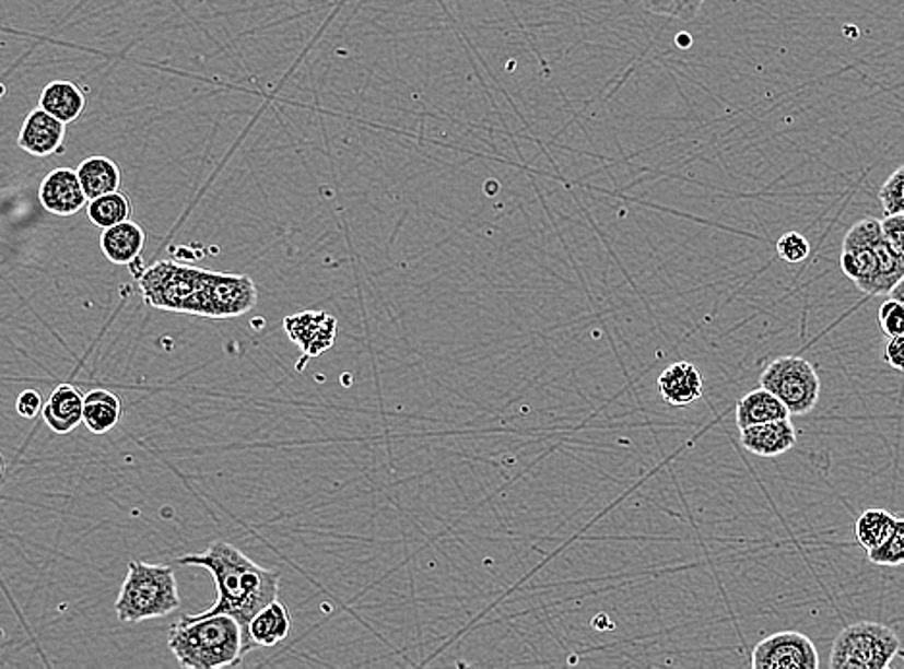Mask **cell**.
<instances>
[{"mask_svg": "<svg viewBox=\"0 0 904 669\" xmlns=\"http://www.w3.org/2000/svg\"><path fill=\"white\" fill-rule=\"evenodd\" d=\"M87 98L74 82L57 80L45 85L39 97V107L64 124L75 122L85 110Z\"/></svg>", "mask_w": 904, "mask_h": 669, "instance_id": "obj_19", "label": "cell"}, {"mask_svg": "<svg viewBox=\"0 0 904 669\" xmlns=\"http://www.w3.org/2000/svg\"><path fill=\"white\" fill-rule=\"evenodd\" d=\"M901 650L895 631L876 623L860 621L843 629L831 646L830 668L885 669Z\"/></svg>", "mask_w": 904, "mask_h": 669, "instance_id": "obj_4", "label": "cell"}, {"mask_svg": "<svg viewBox=\"0 0 904 669\" xmlns=\"http://www.w3.org/2000/svg\"><path fill=\"white\" fill-rule=\"evenodd\" d=\"M212 319H236L257 305L259 292L251 278L209 270Z\"/></svg>", "mask_w": 904, "mask_h": 669, "instance_id": "obj_9", "label": "cell"}, {"mask_svg": "<svg viewBox=\"0 0 904 669\" xmlns=\"http://www.w3.org/2000/svg\"><path fill=\"white\" fill-rule=\"evenodd\" d=\"M883 361L888 363L889 367L904 371V336L888 338L885 348H883Z\"/></svg>", "mask_w": 904, "mask_h": 669, "instance_id": "obj_31", "label": "cell"}, {"mask_svg": "<svg viewBox=\"0 0 904 669\" xmlns=\"http://www.w3.org/2000/svg\"><path fill=\"white\" fill-rule=\"evenodd\" d=\"M760 386L775 394L787 406L790 415H807L814 411L822 394V383L814 365L797 355L772 361L760 375Z\"/></svg>", "mask_w": 904, "mask_h": 669, "instance_id": "obj_7", "label": "cell"}, {"mask_svg": "<svg viewBox=\"0 0 904 669\" xmlns=\"http://www.w3.org/2000/svg\"><path fill=\"white\" fill-rule=\"evenodd\" d=\"M122 416V401L116 394L95 388L85 396L83 425L93 434L110 433Z\"/></svg>", "mask_w": 904, "mask_h": 669, "instance_id": "obj_21", "label": "cell"}, {"mask_svg": "<svg viewBox=\"0 0 904 669\" xmlns=\"http://www.w3.org/2000/svg\"><path fill=\"white\" fill-rule=\"evenodd\" d=\"M881 228L888 244L896 254L904 257V214H885V219L881 221Z\"/></svg>", "mask_w": 904, "mask_h": 669, "instance_id": "obj_29", "label": "cell"}, {"mask_svg": "<svg viewBox=\"0 0 904 669\" xmlns=\"http://www.w3.org/2000/svg\"><path fill=\"white\" fill-rule=\"evenodd\" d=\"M43 408H45V403H43L42 392L35 390V388H27L17 396L16 413L24 416V419H35L39 413H43Z\"/></svg>", "mask_w": 904, "mask_h": 669, "instance_id": "obj_30", "label": "cell"}, {"mask_svg": "<svg viewBox=\"0 0 904 669\" xmlns=\"http://www.w3.org/2000/svg\"><path fill=\"white\" fill-rule=\"evenodd\" d=\"M895 521V515L889 514L888 509L872 507V509L862 512L856 517L855 523V539L858 547L864 548L866 552H870L873 548L883 544L889 537V532L893 531Z\"/></svg>", "mask_w": 904, "mask_h": 669, "instance_id": "obj_22", "label": "cell"}, {"mask_svg": "<svg viewBox=\"0 0 904 669\" xmlns=\"http://www.w3.org/2000/svg\"><path fill=\"white\" fill-rule=\"evenodd\" d=\"M39 201L47 213L72 216L82 209H87L90 197L83 189L78 171L57 168L43 178Z\"/></svg>", "mask_w": 904, "mask_h": 669, "instance_id": "obj_11", "label": "cell"}, {"mask_svg": "<svg viewBox=\"0 0 904 669\" xmlns=\"http://www.w3.org/2000/svg\"><path fill=\"white\" fill-rule=\"evenodd\" d=\"M878 322H880L881 332L888 338L904 336V302L889 297L888 302L881 303Z\"/></svg>", "mask_w": 904, "mask_h": 669, "instance_id": "obj_28", "label": "cell"}, {"mask_svg": "<svg viewBox=\"0 0 904 669\" xmlns=\"http://www.w3.org/2000/svg\"><path fill=\"white\" fill-rule=\"evenodd\" d=\"M145 230L138 222H120L116 226L103 230L101 249L106 259L115 265H131L143 254Z\"/></svg>", "mask_w": 904, "mask_h": 669, "instance_id": "obj_16", "label": "cell"}, {"mask_svg": "<svg viewBox=\"0 0 904 669\" xmlns=\"http://www.w3.org/2000/svg\"><path fill=\"white\" fill-rule=\"evenodd\" d=\"M66 124L49 115L42 107L25 116L17 133V148L27 155L45 159L64 151Z\"/></svg>", "mask_w": 904, "mask_h": 669, "instance_id": "obj_12", "label": "cell"}, {"mask_svg": "<svg viewBox=\"0 0 904 669\" xmlns=\"http://www.w3.org/2000/svg\"><path fill=\"white\" fill-rule=\"evenodd\" d=\"M789 416L790 411L787 406L764 386H760L756 390H750L747 396H742L741 400L737 401V409H735V419H737L739 431L749 429V426L762 425V423L779 421V419H789Z\"/></svg>", "mask_w": 904, "mask_h": 669, "instance_id": "obj_17", "label": "cell"}, {"mask_svg": "<svg viewBox=\"0 0 904 669\" xmlns=\"http://www.w3.org/2000/svg\"><path fill=\"white\" fill-rule=\"evenodd\" d=\"M78 176L91 199L118 191L122 186V171L108 156H90L78 166Z\"/></svg>", "mask_w": 904, "mask_h": 669, "instance_id": "obj_20", "label": "cell"}, {"mask_svg": "<svg viewBox=\"0 0 904 669\" xmlns=\"http://www.w3.org/2000/svg\"><path fill=\"white\" fill-rule=\"evenodd\" d=\"M684 37H686V33H681V35H677V45H681V47H683V45L684 47H686V45H691V42H689V39H684Z\"/></svg>", "mask_w": 904, "mask_h": 669, "instance_id": "obj_33", "label": "cell"}, {"mask_svg": "<svg viewBox=\"0 0 904 669\" xmlns=\"http://www.w3.org/2000/svg\"><path fill=\"white\" fill-rule=\"evenodd\" d=\"M292 631V615L284 602L274 600L265 606L249 623L251 648L257 646H277L284 643Z\"/></svg>", "mask_w": 904, "mask_h": 669, "instance_id": "obj_18", "label": "cell"}, {"mask_svg": "<svg viewBox=\"0 0 904 669\" xmlns=\"http://www.w3.org/2000/svg\"><path fill=\"white\" fill-rule=\"evenodd\" d=\"M777 255L782 257L783 261L790 262V265H799V262L807 261L810 255V244L807 237L799 234V232H787L777 239Z\"/></svg>", "mask_w": 904, "mask_h": 669, "instance_id": "obj_27", "label": "cell"}, {"mask_svg": "<svg viewBox=\"0 0 904 669\" xmlns=\"http://www.w3.org/2000/svg\"><path fill=\"white\" fill-rule=\"evenodd\" d=\"M641 9L656 16L671 17L679 22H693L701 14L706 0H636Z\"/></svg>", "mask_w": 904, "mask_h": 669, "instance_id": "obj_24", "label": "cell"}, {"mask_svg": "<svg viewBox=\"0 0 904 669\" xmlns=\"http://www.w3.org/2000/svg\"><path fill=\"white\" fill-rule=\"evenodd\" d=\"M178 583L171 565L148 562L128 563L120 595L116 598V615L120 623L156 620L178 610Z\"/></svg>", "mask_w": 904, "mask_h": 669, "instance_id": "obj_3", "label": "cell"}, {"mask_svg": "<svg viewBox=\"0 0 904 669\" xmlns=\"http://www.w3.org/2000/svg\"><path fill=\"white\" fill-rule=\"evenodd\" d=\"M878 197L883 213L904 214V164L883 181Z\"/></svg>", "mask_w": 904, "mask_h": 669, "instance_id": "obj_26", "label": "cell"}, {"mask_svg": "<svg viewBox=\"0 0 904 669\" xmlns=\"http://www.w3.org/2000/svg\"><path fill=\"white\" fill-rule=\"evenodd\" d=\"M284 330L305 357H318L334 345L338 320L325 310H303L285 317Z\"/></svg>", "mask_w": 904, "mask_h": 669, "instance_id": "obj_10", "label": "cell"}, {"mask_svg": "<svg viewBox=\"0 0 904 669\" xmlns=\"http://www.w3.org/2000/svg\"><path fill=\"white\" fill-rule=\"evenodd\" d=\"M888 297H891V300H899V302H904V277L899 280V284L891 290V294H889Z\"/></svg>", "mask_w": 904, "mask_h": 669, "instance_id": "obj_32", "label": "cell"}, {"mask_svg": "<svg viewBox=\"0 0 904 669\" xmlns=\"http://www.w3.org/2000/svg\"><path fill=\"white\" fill-rule=\"evenodd\" d=\"M820 664L812 638L799 631H782L760 641L750 660L754 669H818Z\"/></svg>", "mask_w": 904, "mask_h": 669, "instance_id": "obj_8", "label": "cell"}, {"mask_svg": "<svg viewBox=\"0 0 904 669\" xmlns=\"http://www.w3.org/2000/svg\"><path fill=\"white\" fill-rule=\"evenodd\" d=\"M742 448L758 457H777L797 446V431L790 419L749 426L741 431Z\"/></svg>", "mask_w": 904, "mask_h": 669, "instance_id": "obj_14", "label": "cell"}, {"mask_svg": "<svg viewBox=\"0 0 904 669\" xmlns=\"http://www.w3.org/2000/svg\"><path fill=\"white\" fill-rule=\"evenodd\" d=\"M204 269L174 261H159L143 270L139 287L143 300L155 309L189 315L197 292L203 286Z\"/></svg>", "mask_w": 904, "mask_h": 669, "instance_id": "obj_6", "label": "cell"}, {"mask_svg": "<svg viewBox=\"0 0 904 669\" xmlns=\"http://www.w3.org/2000/svg\"><path fill=\"white\" fill-rule=\"evenodd\" d=\"M176 562L179 565L204 567L207 572L212 573L216 587V602L197 615H232L244 631L245 653H251L249 623L265 606L277 600L280 573L253 562L242 550L224 540L212 542L199 554L181 555Z\"/></svg>", "mask_w": 904, "mask_h": 669, "instance_id": "obj_1", "label": "cell"}, {"mask_svg": "<svg viewBox=\"0 0 904 669\" xmlns=\"http://www.w3.org/2000/svg\"><path fill=\"white\" fill-rule=\"evenodd\" d=\"M85 396L72 384H58L43 408V419L52 433L70 434L83 423Z\"/></svg>", "mask_w": 904, "mask_h": 669, "instance_id": "obj_15", "label": "cell"}, {"mask_svg": "<svg viewBox=\"0 0 904 669\" xmlns=\"http://www.w3.org/2000/svg\"><path fill=\"white\" fill-rule=\"evenodd\" d=\"M168 648L179 666L219 669L239 666L245 654L244 631L232 615H184L171 627Z\"/></svg>", "mask_w": 904, "mask_h": 669, "instance_id": "obj_2", "label": "cell"}, {"mask_svg": "<svg viewBox=\"0 0 904 669\" xmlns=\"http://www.w3.org/2000/svg\"><path fill=\"white\" fill-rule=\"evenodd\" d=\"M868 560L881 567L904 565V519H896L893 531L883 544L868 552Z\"/></svg>", "mask_w": 904, "mask_h": 669, "instance_id": "obj_25", "label": "cell"}, {"mask_svg": "<svg viewBox=\"0 0 904 669\" xmlns=\"http://www.w3.org/2000/svg\"><path fill=\"white\" fill-rule=\"evenodd\" d=\"M661 400L671 408H689L698 401L704 392V376L698 367L689 361H677L664 368L658 376Z\"/></svg>", "mask_w": 904, "mask_h": 669, "instance_id": "obj_13", "label": "cell"}, {"mask_svg": "<svg viewBox=\"0 0 904 669\" xmlns=\"http://www.w3.org/2000/svg\"><path fill=\"white\" fill-rule=\"evenodd\" d=\"M881 221L872 216L855 222L843 237L841 270L864 294L888 295L881 267Z\"/></svg>", "mask_w": 904, "mask_h": 669, "instance_id": "obj_5", "label": "cell"}, {"mask_svg": "<svg viewBox=\"0 0 904 669\" xmlns=\"http://www.w3.org/2000/svg\"><path fill=\"white\" fill-rule=\"evenodd\" d=\"M131 213H133V204H131L130 196L120 189L97 197V199H91L87 203V216L93 222V226L101 230L130 221Z\"/></svg>", "mask_w": 904, "mask_h": 669, "instance_id": "obj_23", "label": "cell"}]
</instances>
